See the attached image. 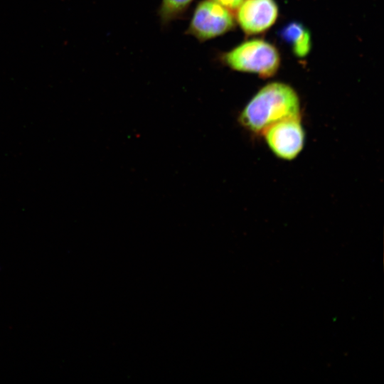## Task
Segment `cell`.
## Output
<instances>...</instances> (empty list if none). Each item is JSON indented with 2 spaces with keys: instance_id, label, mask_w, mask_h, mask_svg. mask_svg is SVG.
<instances>
[{
  "instance_id": "obj_2",
  "label": "cell",
  "mask_w": 384,
  "mask_h": 384,
  "mask_svg": "<svg viewBox=\"0 0 384 384\" xmlns=\"http://www.w3.org/2000/svg\"><path fill=\"white\" fill-rule=\"evenodd\" d=\"M218 60L230 69L257 75L263 78L274 75L281 57L274 45L262 38L246 40L218 55Z\"/></svg>"
},
{
  "instance_id": "obj_6",
  "label": "cell",
  "mask_w": 384,
  "mask_h": 384,
  "mask_svg": "<svg viewBox=\"0 0 384 384\" xmlns=\"http://www.w3.org/2000/svg\"><path fill=\"white\" fill-rule=\"evenodd\" d=\"M281 37L298 58H304L310 53L311 33L303 24L296 21L288 23L282 29Z\"/></svg>"
},
{
  "instance_id": "obj_7",
  "label": "cell",
  "mask_w": 384,
  "mask_h": 384,
  "mask_svg": "<svg viewBox=\"0 0 384 384\" xmlns=\"http://www.w3.org/2000/svg\"><path fill=\"white\" fill-rule=\"evenodd\" d=\"M195 0H161L157 14L162 26L184 19Z\"/></svg>"
},
{
  "instance_id": "obj_1",
  "label": "cell",
  "mask_w": 384,
  "mask_h": 384,
  "mask_svg": "<svg viewBox=\"0 0 384 384\" xmlns=\"http://www.w3.org/2000/svg\"><path fill=\"white\" fill-rule=\"evenodd\" d=\"M299 97L288 84L272 82L263 86L240 112L238 122L254 134H262L274 123L301 116Z\"/></svg>"
},
{
  "instance_id": "obj_4",
  "label": "cell",
  "mask_w": 384,
  "mask_h": 384,
  "mask_svg": "<svg viewBox=\"0 0 384 384\" xmlns=\"http://www.w3.org/2000/svg\"><path fill=\"white\" fill-rule=\"evenodd\" d=\"M262 134L274 155L284 160L297 157L304 144L301 116L280 120L269 127Z\"/></svg>"
},
{
  "instance_id": "obj_5",
  "label": "cell",
  "mask_w": 384,
  "mask_h": 384,
  "mask_svg": "<svg viewBox=\"0 0 384 384\" xmlns=\"http://www.w3.org/2000/svg\"><path fill=\"white\" fill-rule=\"evenodd\" d=\"M279 7L275 0H243L235 13L236 24L247 36L268 31L277 21Z\"/></svg>"
},
{
  "instance_id": "obj_8",
  "label": "cell",
  "mask_w": 384,
  "mask_h": 384,
  "mask_svg": "<svg viewBox=\"0 0 384 384\" xmlns=\"http://www.w3.org/2000/svg\"><path fill=\"white\" fill-rule=\"evenodd\" d=\"M224 6L235 15V13L243 0H213Z\"/></svg>"
},
{
  "instance_id": "obj_3",
  "label": "cell",
  "mask_w": 384,
  "mask_h": 384,
  "mask_svg": "<svg viewBox=\"0 0 384 384\" xmlns=\"http://www.w3.org/2000/svg\"><path fill=\"white\" fill-rule=\"evenodd\" d=\"M235 26L233 12L213 0H200L192 12L185 34L204 43L233 31Z\"/></svg>"
}]
</instances>
